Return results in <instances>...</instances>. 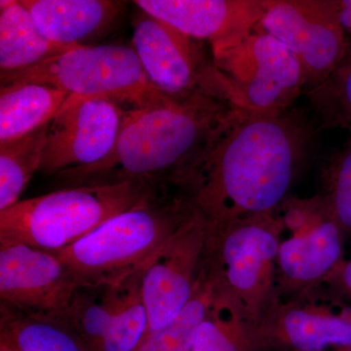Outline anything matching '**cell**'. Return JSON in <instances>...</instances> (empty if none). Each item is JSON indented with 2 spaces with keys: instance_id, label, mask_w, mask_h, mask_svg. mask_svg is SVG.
Masks as SVG:
<instances>
[{
  "instance_id": "6da1fadb",
  "label": "cell",
  "mask_w": 351,
  "mask_h": 351,
  "mask_svg": "<svg viewBox=\"0 0 351 351\" xmlns=\"http://www.w3.org/2000/svg\"><path fill=\"white\" fill-rule=\"evenodd\" d=\"M321 131L304 108H232L178 188L212 223L272 213L313 159Z\"/></svg>"
},
{
  "instance_id": "7a4b0ae2",
  "label": "cell",
  "mask_w": 351,
  "mask_h": 351,
  "mask_svg": "<svg viewBox=\"0 0 351 351\" xmlns=\"http://www.w3.org/2000/svg\"><path fill=\"white\" fill-rule=\"evenodd\" d=\"M234 108L206 95L177 101L156 90L127 110L119 140L101 162L58 176L68 188L142 182L177 188L219 124Z\"/></svg>"
},
{
  "instance_id": "3957f363",
  "label": "cell",
  "mask_w": 351,
  "mask_h": 351,
  "mask_svg": "<svg viewBox=\"0 0 351 351\" xmlns=\"http://www.w3.org/2000/svg\"><path fill=\"white\" fill-rule=\"evenodd\" d=\"M196 211L181 191L159 186L135 206L54 253L78 286L119 285L145 269Z\"/></svg>"
},
{
  "instance_id": "277c9868",
  "label": "cell",
  "mask_w": 351,
  "mask_h": 351,
  "mask_svg": "<svg viewBox=\"0 0 351 351\" xmlns=\"http://www.w3.org/2000/svg\"><path fill=\"white\" fill-rule=\"evenodd\" d=\"M282 232L277 211L208 226L205 271L217 294L232 302L253 329L278 299Z\"/></svg>"
},
{
  "instance_id": "5b68a950",
  "label": "cell",
  "mask_w": 351,
  "mask_h": 351,
  "mask_svg": "<svg viewBox=\"0 0 351 351\" xmlns=\"http://www.w3.org/2000/svg\"><path fill=\"white\" fill-rule=\"evenodd\" d=\"M158 188L142 182L71 186L0 212V243L63 250Z\"/></svg>"
},
{
  "instance_id": "8992f818",
  "label": "cell",
  "mask_w": 351,
  "mask_h": 351,
  "mask_svg": "<svg viewBox=\"0 0 351 351\" xmlns=\"http://www.w3.org/2000/svg\"><path fill=\"white\" fill-rule=\"evenodd\" d=\"M1 87L38 83L80 98L107 97L130 108L156 91L132 46L82 45L32 68L1 73Z\"/></svg>"
},
{
  "instance_id": "52a82bcc",
  "label": "cell",
  "mask_w": 351,
  "mask_h": 351,
  "mask_svg": "<svg viewBox=\"0 0 351 351\" xmlns=\"http://www.w3.org/2000/svg\"><path fill=\"white\" fill-rule=\"evenodd\" d=\"M131 46L149 80L166 96L184 101L206 95L235 107L232 88L201 41L140 10Z\"/></svg>"
},
{
  "instance_id": "ba28073f",
  "label": "cell",
  "mask_w": 351,
  "mask_h": 351,
  "mask_svg": "<svg viewBox=\"0 0 351 351\" xmlns=\"http://www.w3.org/2000/svg\"><path fill=\"white\" fill-rule=\"evenodd\" d=\"M212 56L232 88L237 108L279 114L294 108L304 92V73L297 58L257 27L241 43Z\"/></svg>"
},
{
  "instance_id": "9c48e42d",
  "label": "cell",
  "mask_w": 351,
  "mask_h": 351,
  "mask_svg": "<svg viewBox=\"0 0 351 351\" xmlns=\"http://www.w3.org/2000/svg\"><path fill=\"white\" fill-rule=\"evenodd\" d=\"M276 211L286 232L277 258V292L291 299L324 284L345 260V239L318 195L288 197Z\"/></svg>"
},
{
  "instance_id": "30bf717a",
  "label": "cell",
  "mask_w": 351,
  "mask_h": 351,
  "mask_svg": "<svg viewBox=\"0 0 351 351\" xmlns=\"http://www.w3.org/2000/svg\"><path fill=\"white\" fill-rule=\"evenodd\" d=\"M257 29L297 58L304 94L322 84L351 54L337 0H271Z\"/></svg>"
},
{
  "instance_id": "8fae6325",
  "label": "cell",
  "mask_w": 351,
  "mask_h": 351,
  "mask_svg": "<svg viewBox=\"0 0 351 351\" xmlns=\"http://www.w3.org/2000/svg\"><path fill=\"white\" fill-rule=\"evenodd\" d=\"M128 108L107 97L69 96L51 121L39 172L59 175L107 158L119 140Z\"/></svg>"
},
{
  "instance_id": "7c38bea8",
  "label": "cell",
  "mask_w": 351,
  "mask_h": 351,
  "mask_svg": "<svg viewBox=\"0 0 351 351\" xmlns=\"http://www.w3.org/2000/svg\"><path fill=\"white\" fill-rule=\"evenodd\" d=\"M208 226L206 217L197 210L145 267L141 295L149 315V332L169 324L195 295L204 263Z\"/></svg>"
},
{
  "instance_id": "4fadbf2b",
  "label": "cell",
  "mask_w": 351,
  "mask_h": 351,
  "mask_svg": "<svg viewBox=\"0 0 351 351\" xmlns=\"http://www.w3.org/2000/svg\"><path fill=\"white\" fill-rule=\"evenodd\" d=\"M77 287L54 252L0 243L1 304L27 315L60 320Z\"/></svg>"
},
{
  "instance_id": "5bb4252c",
  "label": "cell",
  "mask_w": 351,
  "mask_h": 351,
  "mask_svg": "<svg viewBox=\"0 0 351 351\" xmlns=\"http://www.w3.org/2000/svg\"><path fill=\"white\" fill-rule=\"evenodd\" d=\"M271 0H137L140 10L189 38L209 44L212 55L232 48L255 31Z\"/></svg>"
},
{
  "instance_id": "9a60e30c",
  "label": "cell",
  "mask_w": 351,
  "mask_h": 351,
  "mask_svg": "<svg viewBox=\"0 0 351 351\" xmlns=\"http://www.w3.org/2000/svg\"><path fill=\"white\" fill-rule=\"evenodd\" d=\"M320 287L288 301L280 298L254 329L272 332L298 351L351 346V307Z\"/></svg>"
},
{
  "instance_id": "2e32d148",
  "label": "cell",
  "mask_w": 351,
  "mask_h": 351,
  "mask_svg": "<svg viewBox=\"0 0 351 351\" xmlns=\"http://www.w3.org/2000/svg\"><path fill=\"white\" fill-rule=\"evenodd\" d=\"M44 36L62 45L82 46L114 25L124 13L121 1L22 0Z\"/></svg>"
},
{
  "instance_id": "e0dca14e",
  "label": "cell",
  "mask_w": 351,
  "mask_h": 351,
  "mask_svg": "<svg viewBox=\"0 0 351 351\" xmlns=\"http://www.w3.org/2000/svg\"><path fill=\"white\" fill-rule=\"evenodd\" d=\"M44 36L22 1H0V69L18 73L75 49Z\"/></svg>"
},
{
  "instance_id": "ac0fdd59",
  "label": "cell",
  "mask_w": 351,
  "mask_h": 351,
  "mask_svg": "<svg viewBox=\"0 0 351 351\" xmlns=\"http://www.w3.org/2000/svg\"><path fill=\"white\" fill-rule=\"evenodd\" d=\"M144 270L119 285L78 286L60 320L77 335L88 350L99 351L127 295Z\"/></svg>"
},
{
  "instance_id": "d6986e66",
  "label": "cell",
  "mask_w": 351,
  "mask_h": 351,
  "mask_svg": "<svg viewBox=\"0 0 351 351\" xmlns=\"http://www.w3.org/2000/svg\"><path fill=\"white\" fill-rule=\"evenodd\" d=\"M69 97L64 90L38 83L0 88V143L16 140L49 123Z\"/></svg>"
},
{
  "instance_id": "ffe728a7",
  "label": "cell",
  "mask_w": 351,
  "mask_h": 351,
  "mask_svg": "<svg viewBox=\"0 0 351 351\" xmlns=\"http://www.w3.org/2000/svg\"><path fill=\"white\" fill-rule=\"evenodd\" d=\"M0 324L1 335L19 351H89L62 320L27 315L0 304Z\"/></svg>"
},
{
  "instance_id": "44dd1931",
  "label": "cell",
  "mask_w": 351,
  "mask_h": 351,
  "mask_svg": "<svg viewBox=\"0 0 351 351\" xmlns=\"http://www.w3.org/2000/svg\"><path fill=\"white\" fill-rule=\"evenodd\" d=\"M50 124L0 143V212L19 202L32 176L39 171Z\"/></svg>"
},
{
  "instance_id": "7402d4cb",
  "label": "cell",
  "mask_w": 351,
  "mask_h": 351,
  "mask_svg": "<svg viewBox=\"0 0 351 351\" xmlns=\"http://www.w3.org/2000/svg\"><path fill=\"white\" fill-rule=\"evenodd\" d=\"M215 288L203 265L195 294L165 327L149 332L136 351H191L196 332L209 311Z\"/></svg>"
},
{
  "instance_id": "603a6c76",
  "label": "cell",
  "mask_w": 351,
  "mask_h": 351,
  "mask_svg": "<svg viewBox=\"0 0 351 351\" xmlns=\"http://www.w3.org/2000/svg\"><path fill=\"white\" fill-rule=\"evenodd\" d=\"M320 179L321 189L317 195L343 239H351V132L345 143L325 159Z\"/></svg>"
},
{
  "instance_id": "cb8c5ba5",
  "label": "cell",
  "mask_w": 351,
  "mask_h": 351,
  "mask_svg": "<svg viewBox=\"0 0 351 351\" xmlns=\"http://www.w3.org/2000/svg\"><path fill=\"white\" fill-rule=\"evenodd\" d=\"M321 130L351 132V54L319 86L306 92Z\"/></svg>"
},
{
  "instance_id": "d4e9b609",
  "label": "cell",
  "mask_w": 351,
  "mask_h": 351,
  "mask_svg": "<svg viewBox=\"0 0 351 351\" xmlns=\"http://www.w3.org/2000/svg\"><path fill=\"white\" fill-rule=\"evenodd\" d=\"M251 327L241 314L223 295L217 294L196 332L191 351H240L237 336Z\"/></svg>"
},
{
  "instance_id": "484cf974",
  "label": "cell",
  "mask_w": 351,
  "mask_h": 351,
  "mask_svg": "<svg viewBox=\"0 0 351 351\" xmlns=\"http://www.w3.org/2000/svg\"><path fill=\"white\" fill-rule=\"evenodd\" d=\"M142 276L127 295L99 351H136L149 332V315L141 295Z\"/></svg>"
},
{
  "instance_id": "4316f807",
  "label": "cell",
  "mask_w": 351,
  "mask_h": 351,
  "mask_svg": "<svg viewBox=\"0 0 351 351\" xmlns=\"http://www.w3.org/2000/svg\"><path fill=\"white\" fill-rule=\"evenodd\" d=\"M323 285L328 292L351 306V258L339 263Z\"/></svg>"
},
{
  "instance_id": "83f0119b",
  "label": "cell",
  "mask_w": 351,
  "mask_h": 351,
  "mask_svg": "<svg viewBox=\"0 0 351 351\" xmlns=\"http://www.w3.org/2000/svg\"><path fill=\"white\" fill-rule=\"evenodd\" d=\"M337 2L339 6V19L348 36L351 50V0H337Z\"/></svg>"
},
{
  "instance_id": "f1b7e54d",
  "label": "cell",
  "mask_w": 351,
  "mask_h": 351,
  "mask_svg": "<svg viewBox=\"0 0 351 351\" xmlns=\"http://www.w3.org/2000/svg\"><path fill=\"white\" fill-rule=\"evenodd\" d=\"M0 351H19L15 345L4 335H1V343H0Z\"/></svg>"
},
{
  "instance_id": "f546056e",
  "label": "cell",
  "mask_w": 351,
  "mask_h": 351,
  "mask_svg": "<svg viewBox=\"0 0 351 351\" xmlns=\"http://www.w3.org/2000/svg\"><path fill=\"white\" fill-rule=\"evenodd\" d=\"M341 351H351V346L350 348H341Z\"/></svg>"
}]
</instances>
